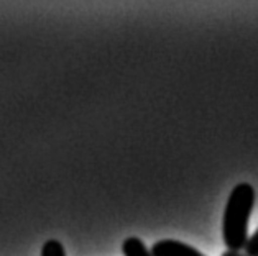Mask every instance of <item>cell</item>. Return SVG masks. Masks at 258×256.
Listing matches in <instances>:
<instances>
[{"label":"cell","instance_id":"1","mask_svg":"<svg viewBox=\"0 0 258 256\" xmlns=\"http://www.w3.org/2000/svg\"><path fill=\"white\" fill-rule=\"evenodd\" d=\"M255 205V189L247 183L232 189L224 210L222 236L229 251H238L248 241V220Z\"/></svg>","mask_w":258,"mask_h":256},{"label":"cell","instance_id":"2","mask_svg":"<svg viewBox=\"0 0 258 256\" xmlns=\"http://www.w3.org/2000/svg\"><path fill=\"white\" fill-rule=\"evenodd\" d=\"M153 256H206L191 245L178 240H160L152 246Z\"/></svg>","mask_w":258,"mask_h":256},{"label":"cell","instance_id":"3","mask_svg":"<svg viewBox=\"0 0 258 256\" xmlns=\"http://www.w3.org/2000/svg\"><path fill=\"white\" fill-rule=\"evenodd\" d=\"M122 253L123 256H153L152 251L145 246V243L137 236H130V238L123 240Z\"/></svg>","mask_w":258,"mask_h":256},{"label":"cell","instance_id":"4","mask_svg":"<svg viewBox=\"0 0 258 256\" xmlns=\"http://www.w3.org/2000/svg\"><path fill=\"white\" fill-rule=\"evenodd\" d=\"M41 256H66V249L58 240H48L41 246Z\"/></svg>","mask_w":258,"mask_h":256},{"label":"cell","instance_id":"5","mask_svg":"<svg viewBox=\"0 0 258 256\" xmlns=\"http://www.w3.org/2000/svg\"><path fill=\"white\" fill-rule=\"evenodd\" d=\"M245 256H258V230L248 238L247 245H245Z\"/></svg>","mask_w":258,"mask_h":256},{"label":"cell","instance_id":"6","mask_svg":"<svg viewBox=\"0 0 258 256\" xmlns=\"http://www.w3.org/2000/svg\"><path fill=\"white\" fill-rule=\"evenodd\" d=\"M222 256H245V254H242V253H238V251H225V253H222Z\"/></svg>","mask_w":258,"mask_h":256}]
</instances>
